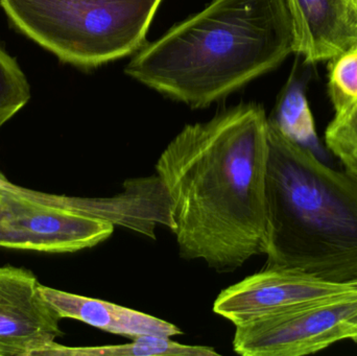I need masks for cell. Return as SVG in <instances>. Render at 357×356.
I'll return each instance as SVG.
<instances>
[{"label": "cell", "mask_w": 357, "mask_h": 356, "mask_svg": "<svg viewBox=\"0 0 357 356\" xmlns=\"http://www.w3.org/2000/svg\"><path fill=\"white\" fill-rule=\"evenodd\" d=\"M268 118L256 104L187 125L155 169L172 203L178 255L231 273L264 254Z\"/></svg>", "instance_id": "obj_1"}, {"label": "cell", "mask_w": 357, "mask_h": 356, "mask_svg": "<svg viewBox=\"0 0 357 356\" xmlns=\"http://www.w3.org/2000/svg\"><path fill=\"white\" fill-rule=\"evenodd\" d=\"M295 52L287 0H213L140 48L132 79L192 108H206Z\"/></svg>", "instance_id": "obj_2"}, {"label": "cell", "mask_w": 357, "mask_h": 356, "mask_svg": "<svg viewBox=\"0 0 357 356\" xmlns=\"http://www.w3.org/2000/svg\"><path fill=\"white\" fill-rule=\"evenodd\" d=\"M266 267L357 279V180L324 164L268 118Z\"/></svg>", "instance_id": "obj_3"}, {"label": "cell", "mask_w": 357, "mask_h": 356, "mask_svg": "<svg viewBox=\"0 0 357 356\" xmlns=\"http://www.w3.org/2000/svg\"><path fill=\"white\" fill-rule=\"evenodd\" d=\"M162 0H0L13 24L63 62L93 68L136 54Z\"/></svg>", "instance_id": "obj_4"}, {"label": "cell", "mask_w": 357, "mask_h": 356, "mask_svg": "<svg viewBox=\"0 0 357 356\" xmlns=\"http://www.w3.org/2000/svg\"><path fill=\"white\" fill-rule=\"evenodd\" d=\"M115 226L48 204L43 192L1 180L0 248L73 253L108 240Z\"/></svg>", "instance_id": "obj_5"}, {"label": "cell", "mask_w": 357, "mask_h": 356, "mask_svg": "<svg viewBox=\"0 0 357 356\" xmlns=\"http://www.w3.org/2000/svg\"><path fill=\"white\" fill-rule=\"evenodd\" d=\"M357 292L303 305L235 327L233 349L243 356L314 355L348 340Z\"/></svg>", "instance_id": "obj_6"}, {"label": "cell", "mask_w": 357, "mask_h": 356, "mask_svg": "<svg viewBox=\"0 0 357 356\" xmlns=\"http://www.w3.org/2000/svg\"><path fill=\"white\" fill-rule=\"evenodd\" d=\"M354 292L351 282L337 284L297 270L266 267L225 288L214 301L213 311L236 327Z\"/></svg>", "instance_id": "obj_7"}, {"label": "cell", "mask_w": 357, "mask_h": 356, "mask_svg": "<svg viewBox=\"0 0 357 356\" xmlns=\"http://www.w3.org/2000/svg\"><path fill=\"white\" fill-rule=\"evenodd\" d=\"M39 286L29 270L0 267V356H39L63 336Z\"/></svg>", "instance_id": "obj_8"}, {"label": "cell", "mask_w": 357, "mask_h": 356, "mask_svg": "<svg viewBox=\"0 0 357 356\" xmlns=\"http://www.w3.org/2000/svg\"><path fill=\"white\" fill-rule=\"evenodd\" d=\"M295 54L306 63L331 61L357 46V10L348 0H287Z\"/></svg>", "instance_id": "obj_9"}, {"label": "cell", "mask_w": 357, "mask_h": 356, "mask_svg": "<svg viewBox=\"0 0 357 356\" xmlns=\"http://www.w3.org/2000/svg\"><path fill=\"white\" fill-rule=\"evenodd\" d=\"M39 292L62 320H77L102 332L131 339L173 338L182 334L180 328L169 322L115 303L63 292L42 284Z\"/></svg>", "instance_id": "obj_10"}, {"label": "cell", "mask_w": 357, "mask_h": 356, "mask_svg": "<svg viewBox=\"0 0 357 356\" xmlns=\"http://www.w3.org/2000/svg\"><path fill=\"white\" fill-rule=\"evenodd\" d=\"M41 355L66 356H218L211 347L191 346L174 342L171 338L139 336L121 345L98 347H65L50 345Z\"/></svg>", "instance_id": "obj_11"}, {"label": "cell", "mask_w": 357, "mask_h": 356, "mask_svg": "<svg viewBox=\"0 0 357 356\" xmlns=\"http://www.w3.org/2000/svg\"><path fill=\"white\" fill-rule=\"evenodd\" d=\"M287 137L307 148L317 146L316 127L307 98L302 86L291 77L270 118Z\"/></svg>", "instance_id": "obj_12"}, {"label": "cell", "mask_w": 357, "mask_h": 356, "mask_svg": "<svg viewBox=\"0 0 357 356\" xmlns=\"http://www.w3.org/2000/svg\"><path fill=\"white\" fill-rule=\"evenodd\" d=\"M31 98V89L18 63L0 46V127Z\"/></svg>", "instance_id": "obj_13"}, {"label": "cell", "mask_w": 357, "mask_h": 356, "mask_svg": "<svg viewBox=\"0 0 357 356\" xmlns=\"http://www.w3.org/2000/svg\"><path fill=\"white\" fill-rule=\"evenodd\" d=\"M328 79L335 112L357 102V46L329 61Z\"/></svg>", "instance_id": "obj_14"}, {"label": "cell", "mask_w": 357, "mask_h": 356, "mask_svg": "<svg viewBox=\"0 0 357 356\" xmlns=\"http://www.w3.org/2000/svg\"><path fill=\"white\" fill-rule=\"evenodd\" d=\"M325 141L346 171L357 180V136L333 121L325 133Z\"/></svg>", "instance_id": "obj_15"}, {"label": "cell", "mask_w": 357, "mask_h": 356, "mask_svg": "<svg viewBox=\"0 0 357 356\" xmlns=\"http://www.w3.org/2000/svg\"><path fill=\"white\" fill-rule=\"evenodd\" d=\"M333 121L357 136V102L335 112Z\"/></svg>", "instance_id": "obj_16"}, {"label": "cell", "mask_w": 357, "mask_h": 356, "mask_svg": "<svg viewBox=\"0 0 357 356\" xmlns=\"http://www.w3.org/2000/svg\"><path fill=\"white\" fill-rule=\"evenodd\" d=\"M348 340L357 343V315L349 321L348 325Z\"/></svg>", "instance_id": "obj_17"}, {"label": "cell", "mask_w": 357, "mask_h": 356, "mask_svg": "<svg viewBox=\"0 0 357 356\" xmlns=\"http://www.w3.org/2000/svg\"><path fill=\"white\" fill-rule=\"evenodd\" d=\"M348 1H349L350 3H351L357 10V0H348Z\"/></svg>", "instance_id": "obj_18"}, {"label": "cell", "mask_w": 357, "mask_h": 356, "mask_svg": "<svg viewBox=\"0 0 357 356\" xmlns=\"http://www.w3.org/2000/svg\"><path fill=\"white\" fill-rule=\"evenodd\" d=\"M4 177V175L3 173H1V171H0V194H1V180H2V178Z\"/></svg>", "instance_id": "obj_19"}, {"label": "cell", "mask_w": 357, "mask_h": 356, "mask_svg": "<svg viewBox=\"0 0 357 356\" xmlns=\"http://www.w3.org/2000/svg\"><path fill=\"white\" fill-rule=\"evenodd\" d=\"M352 286H354V288H356L357 292V279L354 280V281L351 282Z\"/></svg>", "instance_id": "obj_20"}]
</instances>
